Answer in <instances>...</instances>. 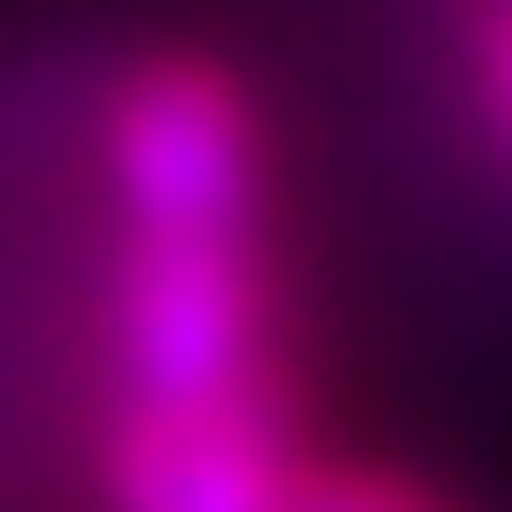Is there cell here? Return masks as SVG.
Instances as JSON below:
<instances>
[{
  "label": "cell",
  "mask_w": 512,
  "mask_h": 512,
  "mask_svg": "<svg viewBox=\"0 0 512 512\" xmlns=\"http://www.w3.org/2000/svg\"><path fill=\"white\" fill-rule=\"evenodd\" d=\"M126 35L92 0H0V512H69L92 114Z\"/></svg>",
  "instance_id": "6da1fadb"
},
{
  "label": "cell",
  "mask_w": 512,
  "mask_h": 512,
  "mask_svg": "<svg viewBox=\"0 0 512 512\" xmlns=\"http://www.w3.org/2000/svg\"><path fill=\"white\" fill-rule=\"evenodd\" d=\"M296 512H456V501H433L421 478H387V467H308Z\"/></svg>",
  "instance_id": "7a4b0ae2"
}]
</instances>
